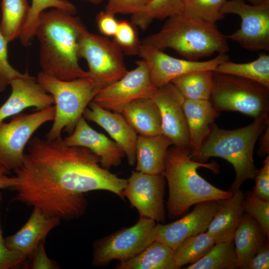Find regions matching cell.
Instances as JSON below:
<instances>
[{
    "mask_svg": "<svg viewBox=\"0 0 269 269\" xmlns=\"http://www.w3.org/2000/svg\"><path fill=\"white\" fill-rule=\"evenodd\" d=\"M13 171L14 200L64 220L84 214L86 193L107 190L123 199L127 183V179L103 168L100 157L90 150L68 145L62 137H32L21 165Z\"/></svg>",
    "mask_w": 269,
    "mask_h": 269,
    "instance_id": "obj_1",
    "label": "cell"
},
{
    "mask_svg": "<svg viewBox=\"0 0 269 269\" xmlns=\"http://www.w3.org/2000/svg\"><path fill=\"white\" fill-rule=\"evenodd\" d=\"M86 27L74 15L60 9L44 11L35 35L39 42L42 72L63 80L88 77L79 64V39Z\"/></svg>",
    "mask_w": 269,
    "mask_h": 269,
    "instance_id": "obj_2",
    "label": "cell"
},
{
    "mask_svg": "<svg viewBox=\"0 0 269 269\" xmlns=\"http://www.w3.org/2000/svg\"><path fill=\"white\" fill-rule=\"evenodd\" d=\"M205 167L218 171L215 163H207L193 159L190 148L169 147L164 160L163 175L167 180L169 195L167 209L169 218L185 214L198 203L229 198L233 192L212 185L197 172Z\"/></svg>",
    "mask_w": 269,
    "mask_h": 269,
    "instance_id": "obj_3",
    "label": "cell"
},
{
    "mask_svg": "<svg viewBox=\"0 0 269 269\" xmlns=\"http://www.w3.org/2000/svg\"><path fill=\"white\" fill-rule=\"evenodd\" d=\"M269 125V114L256 117L250 125L236 130L220 129L213 124L199 151L192 158L204 162L210 157H219L232 164L236 176L228 191L233 192L246 180L254 179L258 171L253 159L255 146Z\"/></svg>",
    "mask_w": 269,
    "mask_h": 269,
    "instance_id": "obj_4",
    "label": "cell"
},
{
    "mask_svg": "<svg viewBox=\"0 0 269 269\" xmlns=\"http://www.w3.org/2000/svg\"><path fill=\"white\" fill-rule=\"evenodd\" d=\"M142 43L163 51L171 48L187 60H197L229 50L227 38L215 23L181 13L167 18L158 32Z\"/></svg>",
    "mask_w": 269,
    "mask_h": 269,
    "instance_id": "obj_5",
    "label": "cell"
},
{
    "mask_svg": "<svg viewBox=\"0 0 269 269\" xmlns=\"http://www.w3.org/2000/svg\"><path fill=\"white\" fill-rule=\"evenodd\" d=\"M37 82L50 94L55 104V116L46 138L61 137L63 131L70 134L83 113L98 92L89 77L63 80L40 71Z\"/></svg>",
    "mask_w": 269,
    "mask_h": 269,
    "instance_id": "obj_6",
    "label": "cell"
},
{
    "mask_svg": "<svg viewBox=\"0 0 269 269\" xmlns=\"http://www.w3.org/2000/svg\"><path fill=\"white\" fill-rule=\"evenodd\" d=\"M209 100L219 112H238L254 118L269 113V89L250 80L214 71Z\"/></svg>",
    "mask_w": 269,
    "mask_h": 269,
    "instance_id": "obj_7",
    "label": "cell"
},
{
    "mask_svg": "<svg viewBox=\"0 0 269 269\" xmlns=\"http://www.w3.org/2000/svg\"><path fill=\"white\" fill-rule=\"evenodd\" d=\"M79 58L87 62L88 77L99 92L115 83L127 72L124 53L113 41L89 32H81L78 44Z\"/></svg>",
    "mask_w": 269,
    "mask_h": 269,
    "instance_id": "obj_8",
    "label": "cell"
},
{
    "mask_svg": "<svg viewBox=\"0 0 269 269\" xmlns=\"http://www.w3.org/2000/svg\"><path fill=\"white\" fill-rule=\"evenodd\" d=\"M55 106L32 113H19L8 123H0V165L8 171L19 168L24 150L33 134L44 124L53 120Z\"/></svg>",
    "mask_w": 269,
    "mask_h": 269,
    "instance_id": "obj_9",
    "label": "cell"
},
{
    "mask_svg": "<svg viewBox=\"0 0 269 269\" xmlns=\"http://www.w3.org/2000/svg\"><path fill=\"white\" fill-rule=\"evenodd\" d=\"M156 224L152 219L140 217L134 225L97 240L93 245V266H104L113 260L122 261L137 255L154 241Z\"/></svg>",
    "mask_w": 269,
    "mask_h": 269,
    "instance_id": "obj_10",
    "label": "cell"
},
{
    "mask_svg": "<svg viewBox=\"0 0 269 269\" xmlns=\"http://www.w3.org/2000/svg\"><path fill=\"white\" fill-rule=\"evenodd\" d=\"M221 12L237 14L241 19L240 28L226 36L227 39L249 50H269V0L257 4L244 0H227Z\"/></svg>",
    "mask_w": 269,
    "mask_h": 269,
    "instance_id": "obj_11",
    "label": "cell"
},
{
    "mask_svg": "<svg viewBox=\"0 0 269 269\" xmlns=\"http://www.w3.org/2000/svg\"><path fill=\"white\" fill-rule=\"evenodd\" d=\"M136 64L120 80L101 89L92 101L105 109L121 114L132 101L151 98L157 88L151 82L148 65L143 59Z\"/></svg>",
    "mask_w": 269,
    "mask_h": 269,
    "instance_id": "obj_12",
    "label": "cell"
},
{
    "mask_svg": "<svg viewBox=\"0 0 269 269\" xmlns=\"http://www.w3.org/2000/svg\"><path fill=\"white\" fill-rule=\"evenodd\" d=\"M138 55L146 62L151 82L156 88L188 73L214 71L219 65L229 60L226 53H219L214 58L205 61L178 59L142 42Z\"/></svg>",
    "mask_w": 269,
    "mask_h": 269,
    "instance_id": "obj_13",
    "label": "cell"
},
{
    "mask_svg": "<svg viewBox=\"0 0 269 269\" xmlns=\"http://www.w3.org/2000/svg\"><path fill=\"white\" fill-rule=\"evenodd\" d=\"M165 178L163 174H152L133 171L123 190L139 216L164 222L165 217L164 196Z\"/></svg>",
    "mask_w": 269,
    "mask_h": 269,
    "instance_id": "obj_14",
    "label": "cell"
},
{
    "mask_svg": "<svg viewBox=\"0 0 269 269\" xmlns=\"http://www.w3.org/2000/svg\"><path fill=\"white\" fill-rule=\"evenodd\" d=\"M159 110L162 134L173 145L190 148V137L183 108L185 98L172 83L157 88L151 98Z\"/></svg>",
    "mask_w": 269,
    "mask_h": 269,
    "instance_id": "obj_15",
    "label": "cell"
},
{
    "mask_svg": "<svg viewBox=\"0 0 269 269\" xmlns=\"http://www.w3.org/2000/svg\"><path fill=\"white\" fill-rule=\"evenodd\" d=\"M216 206V200L201 202L177 220L167 224L156 223L153 230L154 241L162 243L174 251L188 237L207 231Z\"/></svg>",
    "mask_w": 269,
    "mask_h": 269,
    "instance_id": "obj_16",
    "label": "cell"
},
{
    "mask_svg": "<svg viewBox=\"0 0 269 269\" xmlns=\"http://www.w3.org/2000/svg\"><path fill=\"white\" fill-rule=\"evenodd\" d=\"M10 85L11 93L0 107V123L28 108L40 110L54 104L52 96L43 89L36 77L31 76L27 71L13 79Z\"/></svg>",
    "mask_w": 269,
    "mask_h": 269,
    "instance_id": "obj_17",
    "label": "cell"
},
{
    "mask_svg": "<svg viewBox=\"0 0 269 269\" xmlns=\"http://www.w3.org/2000/svg\"><path fill=\"white\" fill-rule=\"evenodd\" d=\"M63 141L68 145L90 150L100 157L101 166L107 170L119 165L125 155L115 141L92 128L83 116L78 121L72 133Z\"/></svg>",
    "mask_w": 269,
    "mask_h": 269,
    "instance_id": "obj_18",
    "label": "cell"
},
{
    "mask_svg": "<svg viewBox=\"0 0 269 269\" xmlns=\"http://www.w3.org/2000/svg\"><path fill=\"white\" fill-rule=\"evenodd\" d=\"M83 113L85 118L104 129L121 147L129 163L136 162L137 134L122 114L105 109L92 101Z\"/></svg>",
    "mask_w": 269,
    "mask_h": 269,
    "instance_id": "obj_19",
    "label": "cell"
},
{
    "mask_svg": "<svg viewBox=\"0 0 269 269\" xmlns=\"http://www.w3.org/2000/svg\"><path fill=\"white\" fill-rule=\"evenodd\" d=\"M60 220L33 207L25 224L14 234L4 238L5 244L8 249L20 253L27 262L39 244L45 240L52 229L59 225Z\"/></svg>",
    "mask_w": 269,
    "mask_h": 269,
    "instance_id": "obj_20",
    "label": "cell"
},
{
    "mask_svg": "<svg viewBox=\"0 0 269 269\" xmlns=\"http://www.w3.org/2000/svg\"><path fill=\"white\" fill-rule=\"evenodd\" d=\"M243 197L244 193L239 189L231 197L216 200L215 212L206 231L215 243L233 240L245 214Z\"/></svg>",
    "mask_w": 269,
    "mask_h": 269,
    "instance_id": "obj_21",
    "label": "cell"
},
{
    "mask_svg": "<svg viewBox=\"0 0 269 269\" xmlns=\"http://www.w3.org/2000/svg\"><path fill=\"white\" fill-rule=\"evenodd\" d=\"M183 108L189 131L190 149L193 157L209 134L219 112L213 107L209 100L185 99Z\"/></svg>",
    "mask_w": 269,
    "mask_h": 269,
    "instance_id": "obj_22",
    "label": "cell"
},
{
    "mask_svg": "<svg viewBox=\"0 0 269 269\" xmlns=\"http://www.w3.org/2000/svg\"><path fill=\"white\" fill-rule=\"evenodd\" d=\"M173 145L165 135H138L135 145V170L152 174H163L167 149Z\"/></svg>",
    "mask_w": 269,
    "mask_h": 269,
    "instance_id": "obj_23",
    "label": "cell"
},
{
    "mask_svg": "<svg viewBox=\"0 0 269 269\" xmlns=\"http://www.w3.org/2000/svg\"><path fill=\"white\" fill-rule=\"evenodd\" d=\"M121 114L139 135L162 134L159 110L151 98H141L132 101L124 108Z\"/></svg>",
    "mask_w": 269,
    "mask_h": 269,
    "instance_id": "obj_24",
    "label": "cell"
},
{
    "mask_svg": "<svg viewBox=\"0 0 269 269\" xmlns=\"http://www.w3.org/2000/svg\"><path fill=\"white\" fill-rule=\"evenodd\" d=\"M269 241L256 221L245 213L233 238L238 269H246L253 257Z\"/></svg>",
    "mask_w": 269,
    "mask_h": 269,
    "instance_id": "obj_25",
    "label": "cell"
},
{
    "mask_svg": "<svg viewBox=\"0 0 269 269\" xmlns=\"http://www.w3.org/2000/svg\"><path fill=\"white\" fill-rule=\"evenodd\" d=\"M118 269H177L173 250L165 244L155 241L134 257L120 261Z\"/></svg>",
    "mask_w": 269,
    "mask_h": 269,
    "instance_id": "obj_26",
    "label": "cell"
},
{
    "mask_svg": "<svg viewBox=\"0 0 269 269\" xmlns=\"http://www.w3.org/2000/svg\"><path fill=\"white\" fill-rule=\"evenodd\" d=\"M30 5L27 0H2L0 31L8 43L19 38Z\"/></svg>",
    "mask_w": 269,
    "mask_h": 269,
    "instance_id": "obj_27",
    "label": "cell"
},
{
    "mask_svg": "<svg viewBox=\"0 0 269 269\" xmlns=\"http://www.w3.org/2000/svg\"><path fill=\"white\" fill-rule=\"evenodd\" d=\"M214 71L250 80L269 89V55L266 53L260 54L256 60L248 63L224 62Z\"/></svg>",
    "mask_w": 269,
    "mask_h": 269,
    "instance_id": "obj_28",
    "label": "cell"
},
{
    "mask_svg": "<svg viewBox=\"0 0 269 269\" xmlns=\"http://www.w3.org/2000/svg\"><path fill=\"white\" fill-rule=\"evenodd\" d=\"M213 71L191 72L174 79L171 83L185 99L209 100L213 86Z\"/></svg>",
    "mask_w": 269,
    "mask_h": 269,
    "instance_id": "obj_29",
    "label": "cell"
},
{
    "mask_svg": "<svg viewBox=\"0 0 269 269\" xmlns=\"http://www.w3.org/2000/svg\"><path fill=\"white\" fill-rule=\"evenodd\" d=\"M215 244V241L206 232L188 237L173 251V260L176 269L196 262Z\"/></svg>",
    "mask_w": 269,
    "mask_h": 269,
    "instance_id": "obj_30",
    "label": "cell"
},
{
    "mask_svg": "<svg viewBox=\"0 0 269 269\" xmlns=\"http://www.w3.org/2000/svg\"><path fill=\"white\" fill-rule=\"evenodd\" d=\"M49 8L60 9L73 15L77 12L75 5L68 0H32L27 20L19 37L23 46L30 45L35 35L40 15Z\"/></svg>",
    "mask_w": 269,
    "mask_h": 269,
    "instance_id": "obj_31",
    "label": "cell"
},
{
    "mask_svg": "<svg viewBox=\"0 0 269 269\" xmlns=\"http://www.w3.org/2000/svg\"><path fill=\"white\" fill-rule=\"evenodd\" d=\"M181 13L182 0H151L141 10L132 15L131 22L145 30L154 19H163Z\"/></svg>",
    "mask_w": 269,
    "mask_h": 269,
    "instance_id": "obj_32",
    "label": "cell"
},
{
    "mask_svg": "<svg viewBox=\"0 0 269 269\" xmlns=\"http://www.w3.org/2000/svg\"><path fill=\"white\" fill-rule=\"evenodd\" d=\"M185 269H238L233 240L215 243L202 258Z\"/></svg>",
    "mask_w": 269,
    "mask_h": 269,
    "instance_id": "obj_33",
    "label": "cell"
},
{
    "mask_svg": "<svg viewBox=\"0 0 269 269\" xmlns=\"http://www.w3.org/2000/svg\"><path fill=\"white\" fill-rule=\"evenodd\" d=\"M183 13L190 17L215 23L223 19L222 8L227 0H182Z\"/></svg>",
    "mask_w": 269,
    "mask_h": 269,
    "instance_id": "obj_34",
    "label": "cell"
},
{
    "mask_svg": "<svg viewBox=\"0 0 269 269\" xmlns=\"http://www.w3.org/2000/svg\"><path fill=\"white\" fill-rule=\"evenodd\" d=\"M242 205L245 213L255 219L269 241V201L256 196L252 191L244 193Z\"/></svg>",
    "mask_w": 269,
    "mask_h": 269,
    "instance_id": "obj_35",
    "label": "cell"
},
{
    "mask_svg": "<svg viewBox=\"0 0 269 269\" xmlns=\"http://www.w3.org/2000/svg\"><path fill=\"white\" fill-rule=\"evenodd\" d=\"M135 26L127 20L118 22L113 41L121 49L124 54L128 55H138L141 41L139 39Z\"/></svg>",
    "mask_w": 269,
    "mask_h": 269,
    "instance_id": "obj_36",
    "label": "cell"
},
{
    "mask_svg": "<svg viewBox=\"0 0 269 269\" xmlns=\"http://www.w3.org/2000/svg\"><path fill=\"white\" fill-rule=\"evenodd\" d=\"M7 41L0 29V92L4 91L14 79L21 76V73L9 63L7 57Z\"/></svg>",
    "mask_w": 269,
    "mask_h": 269,
    "instance_id": "obj_37",
    "label": "cell"
},
{
    "mask_svg": "<svg viewBox=\"0 0 269 269\" xmlns=\"http://www.w3.org/2000/svg\"><path fill=\"white\" fill-rule=\"evenodd\" d=\"M2 194L0 193V207ZM27 260L19 252L8 249L2 237L0 215V269H18L23 266Z\"/></svg>",
    "mask_w": 269,
    "mask_h": 269,
    "instance_id": "obj_38",
    "label": "cell"
},
{
    "mask_svg": "<svg viewBox=\"0 0 269 269\" xmlns=\"http://www.w3.org/2000/svg\"><path fill=\"white\" fill-rule=\"evenodd\" d=\"M151 0H108L105 11L116 14H133L141 10Z\"/></svg>",
    "mask_w": 269,
    "mask_h": 269,
    "instance_id": "obj_39",
    "label": "cell"
},
{
    "mask_svg": "<svg viewBox=\"0 0 269 269\" xmlns=\"http://www.w3.org/2000/svg\"><path fill=\"white\" fill-rule=\"evenodd\" d=\"M255 184L252 192L258 197L269 201V156L268 155L262 168L258 171L254 178Z\"/></svg>",
    "mask_w": 269,
    "mask_h": 269,
    "instance_id": "obj_40",
    "label": "cell"
},
{
    "mask_svg": "<svg viewBox=\"0 0 269 269\" xmlns=\"http://www.w3.org/2000/svg\"><path fill=\"white\" fill-rule=\"evenodd\" d=\"M45 240L41 241L29 261L30 262V267L32 269H56L59 266L54 261L50 259L45 250Z\"/></svg>",
    "mask_w": 269,
    "mask_h": 269,
    "instance_id": "obj_41",
    "label": "cell"
},
{
    "mask_svg": "<svg viewBox=\"0 0 269 269\" xmlns=\"http://www.w3.org/2000/svg\"><path fill=\"white\" fill-rule=\"evenodd\" d=\"M118 22L115 15L105 10L101 11L96 16L99 31L107 36H114L117 31Z\"/></svg>",
    "mask_w": 269,
    "mask_h": 269,
    "instance_id": "obj_42",
    "label": "cell"
},
{
    "mask_svg": "<svg viewBox=\"0 0 269 269\" xmlns=\"http://www.w3.org/2000/svg\"><path fill=\"white\" fill-rule=\"evenodd\" d=\"M269 269V243L267 242L249 262L246 269Z\"/></svg>",
    "mask_w": 269,
    "mask_h": 269,
    "instance_id": "obj_43",
    "label": "cell"
},
{
    "mask_svg": "<svg viewBox=\"0 0 269 269\" xmlns=\"http://www.w3.org/2000/svg\"><path fill=\"white\" fill-rule=\"evenodd\" d=\"M260 147L258 150V154L264 156L269 154V125L266 128L261 135Z\"/></svg>",
    "mask_w": 269,
    "mask_h": 269,
    "instance_id": "obj_44",
    "label": "cell"
},
{
    "mask_svg": "<svg viewBox=\"0 0 269 269\" xmlns=\"http://www.w3.org/2000/svg\"><path fill=\"white\" fill-rule=\"evenodd\" d=\"M15 184L14 176L9 177L6 174H0V189L12 188Z\"/></svg>",
    "mask_w": 269,
    "mask_h": 269,
    "instance_id": "obj_45",
    "label": "cell"
},
{
    "mask_svg": "<svg viewBox=\"0 0 269 269\" xmlns=\"http://www.w3.org/2000/svg\"><path fill=\"white\" fill-rule=\"evenodd\" d=\"M250 2L252 4H257L261 3L267 0H244Z\"/></svg>",
    "mask_w": 269,
    "mask_h": 269,
    "instance_id": "obj_46",
    "label": "cell"
},
{
    "mask_svg": "<svg viewBox=\"0 0 269 269\" xmlns=\"http://www.w3.org/2000/svg\"><path fill=\"white\" fill-rule=\"evenodd\" d=\"M83 0L89 2L93 4H97L100 3L104 0Z\"/></svg>",
    "mask_w": 269,
    "mask_h": 269,
    "instance_id": "obj_47",
    "label": "cell"
},
{
    "mask_svg": "<svg viewBox=\"0 0 269 269\" xmlns=\"http://www.w3.org/2000/svg\"><path fill=\"white\" fill-rule=\"evenodd\" d=\"M8 171L0 165V174H7Z\"/></svg>",
    "mask_w": 269,
    "mask_h": 269,
    "instance_id": "obj_48",
    "label": "cell"
}]
</instances>
